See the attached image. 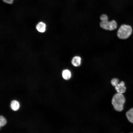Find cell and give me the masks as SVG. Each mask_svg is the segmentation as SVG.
I'll list each match as a JSON object with an SVG mask.
<instances>
[{"mask_svg":"<svg viewBox=\"0 0 133 133\" xmlns=\"http://www.w3.org/2000/svg\"><path fill=\"white\" fill-rule=\"evenodd\" d=\"M125 101L126 99L123 94L117 93L113 96L111 103L115 110L121 112L123 110Z\"/></svg>","mask_w":133,"mask_h":133,"instance_id":"cell-1","label":"cell"},{"mask_svg":"<svg viewBox=\"0 0 133 133\" xmlns=\"http://www.w3.org/2000/svg\"><path fill=\"white\" fill-rule=\"evenodd\" d=\"M101 20L100 23V27L106 30L112 31L115 29L117 27L116 22L113 20L111 21L108 20V17L105 14L102 15L100 17Z\"/></svg>","mask_w":133,"mask_h":133,"instance_id":"cell-2","label":"cell"},{"mask_svg":"<svg viewBox=\"0 0 133 133\" xmlns=\"http://www.w3.org/2000/svg\"><path fill=\"white\" fill-rule=\"evenodd\" d=\"M132 29L130 25L123 24L119 28L117 32L118 37L122 39H125L128 38L131 34Z\"/></svg>","mask_w":133,"mask_h":133,"instance_id":"cell-3","label":"cell"},{"mask_svg":"<svg viewBox=\"0 0 133 133\" xmlns=\"http://www.w3.org/2000/svg\"><path fill=\"white\" fill-rule=\"evenodd\" d=\"M125 84L124 82L122 81L115 87L117 93L123 94L125 92L126 88Z\"/></svg>","mask_w":133,"mask_h":133,"instance_id":"cell-4","label":"cell"},{"mask_svg":"<svg viewBox=\"0 0 133 133\" xmlns=\"http://www.w3.org/2000/svg\"><path fill=\"white\" fill-rule=\"evenodd\" d=\"M81 58L79 56H74L72 59L71 63L74 66L77 67L80 66L81 64Z\"/></svg>","mask_w":133,"mask_h":133,"instance_id":"cell-5","label":"cell"},{"mask_svg":"<svg viewBox=\"0 0 133 133\" xmlns=\"http://www.w3.org/2000/svg\"><path fill=\"white\" fill-rule=\"evenodd\" d=\"M46 28V24L42 22H39L36 26V28L37 31L41 33H43L45 32Z\"/></svg>","mask_w":133,"mask_h":133,"instance_id":"cell-6","label":"cell"},{"mask_svg":"<svg viewBox=\"0 0 133 133\" xmlns=\"http://www.w3.org/2000/svg\"><path fill=\"white\" fill-rule=\"evenodd\" d=\"M126 116L129 122L133 123V108H131L126 112Z\"/></svg>","mask_w":133,"mask_h":133,"instance_id":"cell-7","label":"cell"},{"mask_svg":"<svg viewBox=\"0 0 133 133\" xmlns=\"http://www.w3.org/2000/svg\"><path fill=\"white\" fill-rule=\"evenodd\" d=\"M71 75L70 71L68 69L64 70L62 72V76L66 80L69 79L71 77Z\"/></svg>","mask_w":133,"mask_h":133,"instance_id":"cell-8","label":"cell"},{"mask_svg":"<svg viewBox=\"0 0 133 133\" xmlns=\"http://www.w3.org/2000/svg\"><path fill=\"white\" fill-rule=\"evenodd\" d=\"M19 102L16 100H13L11 103V107L14 111H16L19 108Z\"/></svg>","mask_w":133,"mask_h":133,"instance_id":"cell-9","label":"cell"},{"mask_svg":"<svg viewBox=\"0 0 133 133\" xmlns=\"http://www.w3.org/2000/svg\"><path fill=\"white\" fill-rule=\"evenodd\" d=\"M119 79L116 78L112 79L111 81V83L112 85L114 87L117 85L119 83Z\"/></svg>","mask_w":133,"mask_h":133,"instance_id":"cell-10","label":"cell"},{"mask_svg":"<svg viewBox=\"0 0 133 133\" xmlns=\"http://www.w3.org/2000/svg\"><path fill=\"white\" fill-rule=\"evenodd\" d=\"M6 121L5 118L2 116H0V126H3L6 124Z\"/></svg>","mask_w":133,"mask_h":133,"instance_id":"cell-11","label":"cell"},{"mask_svg":"<svg viewBox=\"0 0 133 133\" xmlns=\"http://www.w3.org/2000/svg\"><path fill=\"white\" fill-rule=\"evenodd\" d=\"M3 1L9 4H12L13 1V0H3Z\"/></svg>","mask_w":133,"mask_h":133,"instance_id":"cell-12","label":"cell"}]
</instances>
